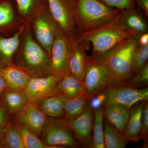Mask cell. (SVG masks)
Listing matches in <instances>:
<instances>
[{
    "mask_svg": "<svg viewBox=\"0 0 148 148\" xmlns=\"http://www.w3.org/2000/svg\"><path fill=\"white\" fill-rule=\"evenodd\" d=\"M32 77L47 76L50 72V55L37 42L31 27L25 25L13 60Z\"/></svg>",
    "mask_w": 148,
    "mask_h": 148,
    "instance_id": "6da1fadb",
    "label": "cell"
},
{
    "mask_svg": "<svg viewBox=\"0 0 148 148\" xmlns=\"http://www.w3.org/2000/svg\"><path fill=\"white\" fill-rule=\"evenodd\" d=\"M119 14L112 20L98 28L87 32H79L83 38L92 45L93 56L106 59L119 44L133 36L121 24Z\"/></svg>",
    "mask_w": 148,
    "mask_h": 148,
    "instance_id": "7a4b0ae2",
    "label": "cell"
},
{
    "mask_svg": "<svg viewBox=\"0 0 148 148\" xmlns=\"http://www.w3.org/2000/svg\"><path fill=\"white\" fill-rule=\"evenodd\" d=\"M139 35H133L119 44L106 58L112 74L113 84L128 83L134 75L132 71V58L138 45Z\"/></svg>",
    "mask_w": 148,
    "mask_h": 148,
    "instance_id": "3957f363",
    "label": "cell"
},
{
    "mask_svg": "<svg viewBox=\"0 0 148 148\" xmlns=\"http://www.w3.org/2000/svg\"><path fill=\"white\" fill-rule=\"evenodd\" d=\"M121 11L98 0H75V15L78 31L87 32L98 28L113 19Z\"/></svg>",
    "mask_w": 148,
    "mask_h": 148,
    "instance_id": "277c9868",
    "label": "cell"
},
{
    "mask_svg": "<svg viewBox=\"0 0 148 148\" xmlns=\"http://www.w3.org/2000/svg\"><path fill=\"white\" fill-rule=\"evenodd\" d=\"M85 95L88 100L113 84L112 74L106 59L89 57L84 79Z\"/></svg>",
    "mask_w": 148,
    "mask_h": 148,
    "instance_id": "5b68a950",
    "label": "cell"
},
{
    "mask_svg": "<svg viewBox=\"0 0 148 148\" xmlns=\"http://www.w3.org/2000/svg\"><path fill=\"white\" fill-rule=\"evenodd\" d=\"M30 27L35 39L50 55L56 38L62 32L51 14L48 4L40 9Z\"/></svg>",
    "mask_w": 148,
    "mask_h": 148,
    "instance_id": "8992f818",
    "label": "cell"
},
{
    "mask_svg": "<svg viewBox=\"0 0 148 148\" xmlns=\"http://www.w3.org/2000/svg\"><path fill=\"white\" fill-rule=\"evenodd\" d=\"M71 131L64 118L47 117L40 136L42 142L49 148L77 147V144Z\"/></svg>",
    "mask_w": 148,
    "mask_h": 148,
    "instance_id": "52a82bcc",
    "label": "cell"
},
{
    "mask_svg": "<svg viewBox=\"0 0 148 148\" xmlns=\"http://www.w3.org/2000/svg\"><path fill=\"white\" fill-rule=\"evenodd\" d=\"M71 37L63 32L56 38L50 54L51 75L62 78L71 73L70 61Z\"/></svg>",
    "mask_w": 148,
    "mask_h": 148,
    "instance_id": "ba28073f",
    "label": "cell"
},
{
    "mask_svg": "<svg viewBox=\"0 0 148 148\" xmlns=\"http://www.w3.org/2000/svg\"><path fill=\"white\" fill-rule=\"evenodd\" d=\"M50 13L61 32L72 36L78 32L75 9V0H47Z\"/></svg>",
    "mask_w": 148,
    "mask_h": 148,
    "instance_id": "9c48e42d",
    "label": "cell"
},
{
    "mask_svg": "<svg viewBox=\"0 0 148 148\" xmlns=\"http://www.w3.org/2000/svg\"><path fill=\"white\" fill-rule=\"evenodd\" d=\"M107 99L106 105L115 104L131 108L138 103L148 101V88L138 89L125 85H115L105 90Z\"/></svg>",
    "mask_w": 148,
    "mask_h": 148,
    "instance_id": "30bf717a",
    "label": "cell"
},
{
    "mask_svg": "<svg viewBox=\"0 0 148 148\" xmlns=\"http://www.w3.org/2000/svg\"><path fill=\"white\" fill-rule=\"evenodd\" d=\"M70 37V73L80 81L83 82L89 58L86 51L89 49L90 44L83 38L79 31Z\"/></svg>",
    "mask_w": 148,
    "mask_h": 148,
    "instance_id": "8fae6325",
    "label": "cell"
},
{
    "mask_svg": "<svg viewBox=\"0 0 148 148\" xmlns=\"http://www.w3.org/2000/svg\"><path fill=\"white\" fill-rule=\"evenodd\" d=\"M61 78L51 74L47 76L31 78L24 90L29 102L36 103L58 93L57 84Z\"/></svg>",
    "mask_w": 148,
    "mask_h": 148,
    "instance_id": "7c38bea8",
    "label": "cell"
},
{
    "mask_svg": "<svg viewBox=\"0 0 148 148\" xmlns=\"http://www.w3.org/2000/svg\"><path fill=\"white\" fill-rule=\"evenodd\" d=\"M93 120V112L88 105L79 116L66 120L69 128L84 147H89L92 142Z\"/></svg>",
    "mask_w": 148,
    "mask_h": 148,
    "instance_id": "4fadbf2b",
    "label": "cell"
},
{
    "mask_svg": "<svg viewBox=\"0 0 148 148\" xmlns=\"http://www.w3.org/2000/svg\"><path fill=\"white\" fill-rule=\"evenodd\" d=\"M25 25L14 0H0V35L12 36Z\"/></svg>",
    "mask_w": 148,
    "mask_h": 148,
    "instance_id": "5bb4252c",
    "label": "cell"
},
{
    "mask_svg": "<svg viewBox=\"0 0 148 148\" xmlns=\"http://www.w3.org/2000/svg\"><path fill=\"white\" fill-rule=\"evenodd\" d=\"M14 120L40 136L47 116L34 103L29 102L17 113L12 116Z\"/></svg>",
    "mask_w": 148,
    "mask_h": 148,
    "instance_id": "9a60e30c",
    "label": "cell"
},
{
    "mask_svg": "<svg viewBox=\"0 0 148 148\" xmlns=\"http://www.w3.org/2000/svg\"><path fill=\"white\" fill-rule=\"evenodd\" d=\"M0 75L10 89L24 90L32 77L16 64L12 62L0 69Z\"/></svg>",
    "mask_w": 148,
    "mask_h": 148,
    "instance_id": "2e32d148",
    "label": "cell"
},
{
    "mask_svg": "<svg viewBox=\"0 0 148 148\" xmlns=\"http://www.w3.org/2000/svg\"><path fill=\"white\" fill-rule=\"evenodd\" d=\"M119 19L122 27L132 35L148 32V25L145 18L135 8L121 11Z\"/></svg>",
    "mask_w": 148,
    "mask_h": 148,
    "instance_id": "e0dca14e",
    "label": "cell"
},
{
    "mask_svg": "<svg viewBox=\"0 0 148 148\" xmlns=\"http://www.w3.org/2000/svg\"><path fill=\"white\" fill-rule=\"evenodd\" d=\"M25 26L12 36L0 35V69L13 62Z\"/></svg>",
    "mask_w": 148,
    "mask_h": 148,
    "instance_id": "ac0fdd59",
    "label": "cell"
},
{
    "mask_svg": "<svg viewBox=\"0 0 148 148\" xmlns=\"http://www.w3.org/2000/svg\"><path fill=\"white\" fill-rule=\"evenodd\" d=\"M131 108L115 104L105 105L103 108L104 117L106 121L124 134Z\"/></svg>",
    "mask_w": 148,
    "mask_h": 148,
    "instance_id": "d6986e66",
    "label": "cell"
},
{
    "mask_svg": "<svg viewBox=\"0 0 148 148\" xmlns=\"http://www.w3.org/2000/svg\"><path fill=\"white\" fill-rule=\"evenodd\" d=\"M0 102L11 116H12L29 101L24 90H13L7 88L0 95Z\"/></svg>",
    "mask_w": 148,
    "mask_h": 148,
    "instance_id": "ffe728a7",
    "label": "cell"
},
{
    "mask_svg": "<svg viewBox=\"0 0 148 148\" xmlns=\"http://www.w3.org/2000/svg\"><path fill=\"white\" fill-rule=\"evenodd\" d=\"M67 97L58 93L34 103L47 116L62 118L64 116V104Z\"/></svg>",
    "mask_w": 148,
    "mask_h": 148,
    "instance_id": "44dd1931",
    "label": "cell"
},
{
    "mask_svg": "<svg viewBox=\"0 0 148 148\" xmlns=\"http://www.w3.org/2000/svg\"><path fill=\"white\" fill-rule=\"evenodd\" d=\"M145 101L136 104L131 108L124 134L128 141L138 142L140 140L142 112Z\"/></svg>",
    "mask_w": 148,
    "mask_h": 148,
    "instance_id": "7402d4cb",
    "label": "cell"
},
{
    "mask_svg": "<svg viewBox=\"0 0 148 148\" xmlns=\"http://www.w3.org/2000/svg\"><path fill=\"white\" fill-rule=\"evenodd\" d=\"M17 12L24 24L30 27L36 14L47 0H14Z\"/></svg>",
    "mask_w": 148,
    "mask_h": 148,
    "instance_id": "603a6c76",
    "label": "cell"
},
{
    "mask_svg": "<svg viewBox=\"0 0 148 148\" xmlns=\"http://www.w3.org/2000/svg\"><path fill=\"white\" fill-rule=\"evenodd\" d=\"M58 93H61L67 98H73L85 95L83 82L70 73L61 78L57 86Z\"/></svg>",
    "mask_w": 148,
    "mask_h": 148,
    "instance_id": "cb8c5ba5",
    "label": "cell"
},
{
    "mask_svg": "<svg viewBox=\"0 0 148 148\" xmlns=\"http://www.w3.org/2000/svg\"><path fill=\"white\" fill-rule=\"evenodd\" d=\"M104 138L107 148H125L129 142L124 134L106 121L104 123Z\"/></svg>",
    "mask_w": 148,
    "mask_h": 148,
    "instance_id": "d4e9b609",
    "label": "cell"
},
{
    "mask_svg": "<svg viewBox=\"0 0 148 148\" xmlns=\"http://www.w3.org/2000/svg\"><path fill=\"white\" fill-rule=\"evenodd\" d=\"M88 100L85 95L67 98L64 104V118L70 120L79 116L87 108Z\"/></svg>",
    "mask_w": 148,
    "mask_h": 148,
    "instance_id": "484cf974",
    "label": "cell"
},
{
    "mask_svg": "<svg viewBox=\"0 0 148 148\" xmlns=\"http://www.w3.org/2000/svg\"><path fill=\"white\" fill-rule=\"evenodd\" d=\"M93 115L92 140L89 148H106L104 143L103 108L93 111Z\"/></svg>",
    "mask_w": 148,
    "mask_h": 148,
    "instance_id": "4316f807",
    "label": "cell"
},
{
    "mask_svg": "<svg viewBox=\"0 0 148 148\" xmlns=\"http://www.w3.org/2000/svg\"><path fill=\"white\" fill-rule=\"evenodd\" d=\"M12 123L18 131L25 148H49L38 137L24 125L15 121Z\"/></svg>",
    "mask_w": 148,
    "mask_h": 148,
    "instance_id": "83f0119b",
    "label": "cell"
},
{
    "mask_svg": "<svg viewBox=\"0 0 148 148\" xmlns=\"http://www.w3.org/2000/svg\"><path fill=\"white\" fill-rule=\"evenodd\" d=\"M0 148H25L19 133L12 123L11 120L0 143Z\"/></svg>",
    "mask_w": 148,
    "mask_h": 148,
    "instance_id": "f1b7e54d",
    "label": "cell"
},
{
    "mask_svg": "<svg viewBox=\"0 0 148 148\" xmlns=\"http://www.w3.org/2000/svg\"><path fill=\"white\" fill-rule=\"evenodd\" d=\"M148 45H138L132 58V69L134 74L148 62Z\"/></svg>",
    "mask_w": 148,
    "mask_h": 148,
    "instance_id": "f546056e",
    "label": "cell"
},
{
    "mask_svg": "<svg viewBox=\"0 0 148 148\" xmlns=\"http://www.w3.org/2000/svg\"><path fill=\"white\" fill-rule=\"evenodd\" d=\"M103 4L111 8L117 9L121 11L135 8L134 0H98Z\"/></svg>",
    "mask_w": 148,
    "mask_h": 148,
    "instance_id": "4dcf8cb0",
    "label": "cell"
},
{
    "mask_svg": "<svg viewBox=\"0 0 148 148\" xmlns=\"http://www.w3.org/2000/svg\"><path fill=\"white\" fill-rule=\"evenodd\" d=\"M140 139L144 142L146 148L148 147V103L145 101L143 106L142 112V124L140 132Z\"/></svg>",
    "mask_w": 148,
    "mask_h": 148,
    "instance_id": "1f68e13d",
    "label": "cell"
},
{
    "mask_svg": "<svg viewBox=\"0 0 148 148\" xmlns=\"http://www.w3.org/2000/svg\"><path fill=\"white\" fill-rule=\"evenodd\" d=\"M130 81V83L136 86H143L148 84V62L141 69L135 72L132 78Z\"/></svg>",
    "mask_w": 148,
    "mask_h": 148,
    "instance_id": "d6a6232c",
    "label": "cell"
},
{
    "mask_svg": "<svg viewBox=\"0 0 148 148\" xmlns=\"http://www.w3.org/2000/svg\"><path fill=\"white\" fill-rule=\"evenodd\" d=\"M107 95L105 90L98 92L88 100V105L93 111L102 108L106 105Z\"/></svg>",
    "mask_w": 148,
    "mask_h": 148,
    "instance_id": "836d02e7",
    "label": "cell"
},
{
    "mask_svg": "<svg viewBox=\"0 0 148 148\" xmlns=\"http://www.w3.org/2000/svg\"><path fill=\"white\" fill-rule=\"evenodd\" d=\"M11 116L0 102V128L5 129L11 122Z\"/></svg>",
    "mask_w": 148,
    "mask_h": 148,
    "instance_id": "e575fe53",
    "label": "cell"
},
{
    "mask_svg": "<svg viewBox=\"0 0 148 148\" xmlns=\"http://www.w3.org/2000/svg\"><path fill=\"white\" fill-rule=\"evenodd\" d=\"M139 8L144 12L147 18L148 17V0H134Z\"/></svg>",
    "mask_w": 148,
    "mask_h": 148,
    "instance_id": "d590c367",
    "label": "cell"
},
{
    "mask_svg": "<svg viewBox=\"0 0 148 148\" xmlns=\"http://www.w3.org/2000/svg\"><path fill=\"white\" fill-rule=\"evenodd\" d=\"M138 45L140 46H145L148 45V32L143 33L138 36Z\"/></svg>",
    "mask_w": 148,
    "mask_h": 148,
    "instance_id": "8d00e7d4",
    "label": "cell"
},
{
    "mask_svg": "<svg viewBox=\"0 0 148 148\" xmlns=\"http://www.w3.org/2000/svg\"><path fill=\"white\" fill-rule=\"evenodd\" d=\"M7 85L3 77L0 75V95L7 88Z\"/></svg>",
    "mask_w": 148,
    "mask_h": 148,
    "instance_id": "74e56055",
    "label": "cell"
},
{
    "mask_svg": "<svg viewBox=\"0 0 148 148\" xmlns=\"http://www.w3.org/2000/svg\"><path fill=\"white\" fill-rule=\"evenodd\" d=\"M6 128H5V129H1V128H0V143L1 142L4 136Z\"/></svg>",
    "mask_w": 148,
    "mask_h": 148,
    "instance_id": "f35d334b",
    "label": "cell"
}]
</instances>
